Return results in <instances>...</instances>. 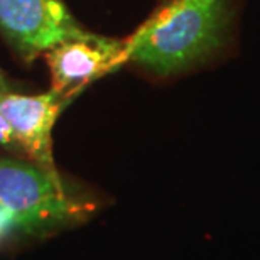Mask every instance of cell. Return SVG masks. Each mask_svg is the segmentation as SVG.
Instances as JSON below:
<instances>
[{"mask_svg": "<svg viewBox=\"0 0 260 260\" xmlns=\"http://www.w3.org/2000/svg\"><path fill=\"white\" fill-rule=\"evenodd\" d=\"M0 91H9V85H7V81H5V76L2 71H0Z\"/></svg>", "mask_w": 260, "mask_h": 260, "instance_id": "8", "label": "cell"}, {"mask_svg": "<svg viewBox=\"0 0 260 260\" xmlns=\"http://www.w3.org/2000/svg\"><path fill=\"white\" fill-rule=\"evenodd\" d=\"M51 73V90L75 98L100 78L127 64L125 39L83 29L44 53Z\"/></svg>", "mask_w": 260, "mask_h": 260, "instance_id": "3", "label": "cell"}, {"mask_svg": "<svg viewBox=\"0 0 260 260\" xmlns=\"http://www.w3.org/2000/svg\"><path fill=\"white\" fill-rule=\"evenodd\" d=\"M233 0H166L125 39L127 64L159 78L191 71L226 44Z\"/></svg>", "mask_w": 260, "mask_h": 260, "instance_id": "1", "label": "cell"}, {"mask_svg": "<svg viewBox=\"0 0 260 260\" xmlns=\"http://www.w3.org/2000/svg\"><path fill=\"white\" fill-rule=\"evenodd\" d=\"M81 30L61 0H0V32L24 61Z\"/></svg>", "mask_w": 260, "mask_h": 260, "instance_id": "4", "label": "cell"}, {"mask_svg": "<svg viewBox=\"0 0 260 260\" xmlns=\"http://www.w3.org/2000/svg\"><path fill=\"white\" fill-rule=\"evenodd\" d=\"M17 232H19V225L14 213L0 203V243H4L9 237H12Z\"/></svg>", "mask_w": 260, "mask_h": 260, "instance_id": "6", "label": "cell"}, {"mask_svg": "<svg viewBox=\"0 0 260 260\" xmlns=\"http://www.w3.org/2000/svg\"><path fill=\"white\" fill-rule=\"evenodd\" d=\"M0 147L22 152V149H20L17 139H15V135H14V130L10 128L9 122L5 120L2 113H0Z\"/></svg>", "mask_w": 260, "mask_h": 260, "instance_id": "7", "label": "cell"}, {"mask_svg": "<svg viewBox=\"0 0 260 260\" xmlns=\"http://www.w3.org/2000/svg\"><path fill=\"white\" fill-rule=\"evenodd\" d=\"M0 203L27 235L81 221L93 210V203L73 194L59 174L17 159H0Z\"/></svg>", "mask_w": 260, "mask_h": 260, "instance_id": "2", "label": "cell"}, {"mask_svg": "<svg viewBox=\"0 0 260 260\" xmlns=\"http://www.w3.org/2000/svg\"><path fill=\"white\" fill-rule=\"evenodd\" d=\"M71 102V96L54 90L39 95L0 91V113L14 130L22 152L39 168L54 174L59 173L53 155V128Z\"/></svg>", "mask_w": 260, "mask_h": 260, "instance_id": "5", "label": "cell"}]
</instances>
